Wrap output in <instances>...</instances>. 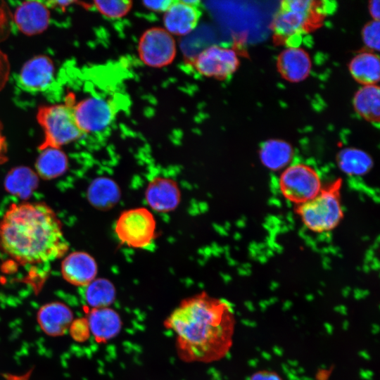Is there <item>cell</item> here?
Returning <instances> with one entry per match:
<instances>
[{"label":"cell","mask_w":380,"mask_h":380,"mask_svg":"<svg viewBox=\"0 0 380 380\" xmlns=\"http://www.w3.org/2000/svg\"><path fill=\"white\" fill-rule=\"evenodd\" d=\"M235 319L232 305L203 291L184 298L164 321L175 335L179 358L210 363L224 357L232 346Z\"/></svg>","instance_id":"6da1fadb"},{"label":"cell","mask_w":380,"mask_h":380,"mask_svg":"<svg viewBox=\"0 0 380 380\" xmlns=\"http://www.w3.org/2000/svg\"><path fill=\"white\" fill-rule=\"evenodd\" d=\"M68 247L60 219L45 203L12 204L0 220V250L20 265L49 262Z\"/></svg>","instance_id":"7a4b0ae2"},{"label":"cell","mask_w":380,"mask_h":380,"mask_svg":"<svg viewBox=\"0 0 380 380\" xmlns=\"http://www.w3.org/2000/svg\"><path fill=\"white\" fill-rule=\"evenodd\" d=\"M326 1L287 0L281 2L280 8L272 21L274 39L279 44L298 47L303 34L317 28L329 11Z\"/></svg>","instance_id":"3957f363"},{"label":"cell","mask_w":380,"mask_h":380,"mask_svg":"<svg viewBox=\"0 0 380 380\" xmlns=\"http://www.w3.org/2000/svg\"><path fill=\"white\" fill-rule=\"evenodd\" d=\"M341 179L323 186L310 201L297 205L296 213L306 228L315 233L335 229L343 217L341 203Z\"/></svg>","instance_id":"277c9868"},{"label":"cell","mask_w":380,"mask_h":380,"mask_svg":"<svg viewBox=\"0 0 380 380\" xmlns=\"http://www.w3.org/2000/svg\"><path fill=\"white\" fill-rule=\"evenodd\" d=\"M44 138L39 149L58 148L80 139L84 135L77 126L72 110L64 103L41 106L37 113Z\"/></svg>","instance_id":"5b68a950"},{"label":"cell","mask_w":380,"mask_h":380,"mask_svg":"<svg viewBox=\"0 0 380 380\" xmlns=\"http://www.w3.org/2000/svg\"><path fill=\"white\" fill-rule=\"evenodd\" d=\"M63 103L72 110L75 120L84 134L106 130L115 117L113 101L103 96L92 94L78 99L69 91L64 97Z\"/></svg>","instance_id":"8992f818"},{"label":"cell","mask_w":380,"mask_h":380,"mask_svg":"<svg viewBox=\"0 0 380 380\" xmlns=\"http://www.w3.org/2000/svg\"><path fill=\"white\" fill-rule=\"evenodd\" d=\"M114 231L122 244L133 248H146L155 241L156 219L146 208H131L120 213Z\"/></svg>","instance_id":"52a82bcc"},{"label":"cell","mask_w":380,"mask_h":380,"mask_svg":"<svg viewBox=\"0 0 380 380\" xmlns=\"http://www.w3.org/2000/svg\"><path fill=\"white\" fill-rule=\"evenodd\" d=\"M279 186L282 196L297 205L313 198L323 187L317 171L304 163L289 165L284 169Z\"/></svg>","instance_id":"ba28073f"},{"label":"cell","mask_w":380,"mask_h":380,"mask_svg":"<svg viewBox=\"0 0 380 380\" xmlns=\"http://www.w3.org/2000/svg\"><path fill=\"white\" fill-rule=\"evenodd\" d=\"M137 52L141 61L151 68H163L174 61L177 46L174 37L163 27H153L139 38Z\"/></svg>","instance_id":"9c48e42d"},{"label":"cell","mask_w":380,"mask_h":380,"mask_svg":"<svg viewBox=\"0 0 380 380\" xmlns=\"http://www.w3.org/2000/svg\"><path fill=\"white\" fill-rule=\"evenodd\" d=\"M192 65L202 76L224 80L236 72L239 60L232 49L211 45L202 50L194 58Z\"/></svg>","instance_id":"30bf717a"},{"label":"cell","mask_w":380,"mask_h":380,"mask_svg":"<svg viewBox=\"0 0 380 380\" xmlns=\"http://www.w3.org/2000/svg\"><path fill=\"white\" fill-rule=\"evenodd\" d=\"M198 3V1H172L163 13V28L173 37L191 33L200 19Z\"/></svg>","instance_id":"8fae6325"},{"label":"cell","mask_w":380,"mask_h":380,"mask_svg":"<svg viewBox=\"0 0 380 380\" xmlns=\"http://www.w3.org/2000/svg\"><path fill=\"white\" fill-rule=\"evenodd\" d=\"M54 70L53 63L49 56H34L22 67L19 75L20 84L29 91H45L53 83Z\"/></svg>","instance_id":"7c38bea8"},{"label":"cell","mask_w":380,"mask_h":380,"mask_svg":"<svg viewBox=\"0 0 380 380\" xmlns=\"http://www.w3.org/2000/svg\"><path fill=\"white\" fill-rule=\"evenodd\" d=\"M145 199L148 206L158 213H170L180 203L181 192L177 183L166 177H156L147 185Z\"/></svg>","instance_id":"4fadbf2b"},{"label":"cell","mask_w":380,"mask_h":380,"mask_svg":"<svg viewBox=\"0 0 380 380\" xmlns=\"http://www.w3.org/2000/svg\"><path fill=\"white\" fill-rule=\"evenodd\" d=\"M97 272L98 266L95 259L84 251L70 253L61 263L63 279L75 286H86L96 279Z\"/></svg>","instance_id":"5bb4252c"},{"label":"cell","mask_w":380,"mask_h":380,"mask_svg":"<svg viewBox=\"0 0 380 380\" xmlns=\"http://www.w3.org/2000/svg\"><path fill=\"white\" fill-rule=\"evenodd\" d=\"M74 314L66 304L53 301L42 305L37 312V321L46 335L56 337L68 331Z\"/></svg>","instance_id":"9a60e30c"},{"label":"cell","mask_w":380,"mask_h":380,"mask_svg":"<svg viewBox=\"0 0 380 380\" xmlns=\"http://www.w3.org/2000/svg\"><path fill=\"white\" fill-rule=\"evenodd\" d=\"M14 22L18 30L26 35H35L44 32L50 22L49 7L42 1L23 2L15 9Z\"/></svg>","instance_id":"2e32d148"},{"label":"cell","mask_w":380,"mask_h":380,"mask_svg":"<svg viewBox=\"0 0 380 380\" xmlns=\"http://www.w3.org/2000/svg\"><path fill=\"white\" fill-rule=\"evenodd\" d=\"M86 318L91 335L98 343H106L113 339L122 328L120 314L110 307L87 310Z\"/></svg>","instance_id":"e0dca14e"},{"label":"cell","mask_w":380,"mask_h":380,"mask_svg":"<svg viewBox=\"0 0 380 380\" xmlns=\"http://www.w3.org/2000/svg\"><path fill=\"white\" fill-rule=\"evenodd\" d=\"M312 64L308 53L299 47H289L278 56L277 68L285 80L298 82L310 74Z\"/></svg>","instance_id":"ac0fdd59"},{"label":"cell","mask_w":380,"mask_h":380,"mask_svg":"<svg viewBox=\"0 0 380 380\" xmlns=\"http://www.w3.org/2000/svg\"><path fill=\"white\" fill-rule=\"evenodd\" d=\"M120 191L111 179L104 177L94 179L87 189V199L93 207L99 210L113 208L119 201Z\"/></svg>","instance_id":"d6986e66"},{"label":"cell","mask_w":380,"mask_h":380,"mask_svg":"<svg viewBox=\"0 0 380 380\" xmlns=\"http://www.w3.org/2000/svg\"><path fill=\"white\" fill-rule=\"evenodd\" d=\"M37 174L26 166L12 168L4 179L7 192L20 198H28L37 189L39 183Z\"/></svg>","instance_id":"ffe728a7"},{"label":"cell","mask_w":380,"mask_h":380,"mask_svg":"<svg viewBox=\"0 0 380 380\" xmlns=\"http://www.w3.org/2000/svg\"><path fill=\"white\" fill-rule=\"evenodd\" d=\"M259 155L264 166L277 171L289 165L293 156V150L290 144L285 141L270 139L262 144Z\"/></svg>","instance_id":"44dd1931"},{"label":"cell","mask_w":380,"mask_h":380,"mask_svg":"<svg viewBox=\"0 0 380 380\" xmlns=\"http://www.w3.org/2000/svg\"><path fill=\"white\" fill-rule=\"evenodd\" d=\"M68 167L65 153L58 148H46L41 150L36 163L35 169L38 176L50 180L63 175Z\"/></svg>","instance_id":"7402d4cb"},{"label":"cell","mask_w":380,"mask_h":380,"mask_svg":"<svg viewBox=\"0 0 380 380\" xmlns=\"http://www.w3.org/2000/svg\"><path fill=\"white\" fill-rule=\"evenodd\" d=\"M376 84L365 85L355 94L353 106L362 118L372 123L379 124L380 118V93Z\"/></svg>","instance_id":"603a6c76"},{"label":"cell","mask_w":380,"mask_h":380,"mask_svg":"<svg viewBox=\"0 0 380 380\" xmlns=\"http://www.w3.org/2000/svg\"><path fill=\"white\" fill-rule=\"evenodd\" d=\"M379 56L371 52L357 54L349 64V70L353 77L365 85L375 84L379 82Z\"/></svg>","instance_id":"cb8c5ba5"},{"label":"cell","mask_w":380,"mask_h":380,"mask_svg":"<svg viewBox=\"0 0 380 380\" xmlns=\"http://www.w3.org/2000/svg\"><path fill=\"white\" fill-rule=\"evenodd\" d=\"M336 160L340 170L350 176L366 175L373 166L371 156L365 151L355 148L341 150Z\"/></svg>","instance_id":"d4e9b609"},{"label":"cell","mask_w":380,"mask_h":380,"mask_svg":"<svg viewBox=\"0 0 380 380\" xmlns=\"http://www.w3.org/2000/svg\"><path fill=\"white\" fill-rule=\"evenodd\" d=\"M85 287L84 298L91 309L110 307L115 300V287L107 279L96 278Z\"/></svg>","instance_id":"484cf974"},{"label":"cell","mask_w":380,"mask_h":380,"mask_svg":"<svg viewBox=\"0 0 380 380\" xmlns=\"http://www.w3.org/2000/svg\"><path fill=\"white\" fill-rule=\"evenodd\" d=\"M94 6L104 17L115 20L125 16L132 7L127 0L94 1Z\"/></svg>","instance_id":"4316f807"},{"label":"cell","mask_w":380,"mask_h":380,"mask_svg":"<svg viewBox=\"0 0 380 380\" xmlns=\"http://www.w3.org/2000/svg\"><path fill=\"white\" fill-rule=\"evenodd\" d=\"M68 331L70 337L77 343L85 342L91 336L89 323L86 317L73 319Z\"/></svg>","instance_id":"83f0119b"},{"label":"cell","mask_w":380,"mask_h":380,"mask_svg":"<svg viewBox=\"0 0 380 380\" xmlns=\"http://www.w3.org/2000/svg\"><path fill=\"white\" fill-rule=\"evenodd\" d=\"M379 21L372 20L366 24L362 30L365 44L370 49L379 51Z\"/></svg>","instance_id":"f1b7e54d"},{"label":"cell","mask_w":380,"mask_h":380,"mask_svg":"<svg viewBox=\"0 0 380 380\" xmlns=\"http://www.w3.org/2000/svg\"><path fill=\"white\" fill-rule=\"evenodd\" d=\"M172 1L160 0V1H144L143 6L148 10L153 12L164 13L168 7L172 4Z\"/></svg>","instance_id":"f546056e"},{"label":"cell","mask_w":380,"mask_h":380,"mask_svg":"<svg viewBox=\"0 0 380 380\" xmlns=\"http://www.w3.org/2000/svg\"><path fill=\"white\" fill-rule=\"evenodd\" d=\"M249 380H282L275 372L270 371H259L254 373Z\"/></svg>","instance_id":"4dcf8cb0"},{"label":"cell","mask_w":380,"mask_h":380,"mask_svg":"<svg viewBox=\"0 0 380 380\" xmlns=\"http://www.w3.org/2000/svg\"><path fill=\"white\" fill-rule=\"evenodd\" d=\"M7 152V143L3 134L2 123L0 122V165L8 160Z\"/></svg>","instance_id":"1f68e13d"},{"label":"cell","mask_w":380,"mask_h":380,"mask_svg":"<svg viewBox=\"0 0 380 380\" xmlns=\"http://www.w3.org/2000/svg\"><path fill=\"white\" fill-rule=\"evenodd\" d=\"M369 10L371 15L374 18V20L379 21V1L372 0L369 1Z\"/></svg>","instance_id":"d6a6232c"}]
</instances>
